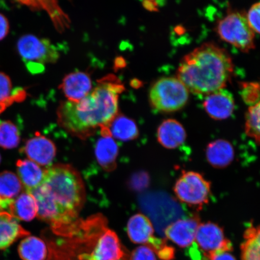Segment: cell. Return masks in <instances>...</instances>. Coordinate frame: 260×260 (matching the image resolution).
Wrapping results in <instances>:
<instances>
[{"instance_id": "cell-1", "label": "cell", "mask_w": 260, "mask_h": 260, "mask_svg": "<svg viewBox=\"0 0 260 260\" xmlns=\"http://www.w3.org/2000/svg\"><path fill=\"white\" fill-rule=\"evenodd\" d=\"M124 90L121 80L109 74L98 81L95 88L79 102L61 103L58 123L71 135L85 139L118 115L119 96Z\"/></svg>"}, {"instance_id": "cell-2", "label": "cell", "mask_w": 260, "mask_h": 260, "mask_svg": "<svg viewBox=\"0 0 260 260\" xmlns=\"http://www.w3.org/2000/svg\"><path fill=\"white\" fill-rule=\"evenodd\" d=\"M233 71L232 58L225 50L213 43H205L183 58L177 78L189 92L208 95L224 89Z\"/></svg>"}, {"instance_id": "cell-3", "label": "cell", "mask_w": 260, "mask_h": 260, "mask_svg": "<svg viewBox=\"0 0 260 260\" xmlns=\"http://www.w3.org/2000/svg\"><path fill=\"white\" fill-rule=\"evenodd\" d=\"M58 206L79 217L86 200L85 187L80 174L69 165L58 164L45 170L43 184Z\"/></svg>"}, {"instance_id": "cell-4", "label": "cell", "mask_w": 260, "mask_h": 260, "mask_svg": "<svg viewBox=\"0 0 260 260\" xmlns=\"http://www.w3.org/2000/svg\"><path fill=\"white\" fill-rule=\"evenodd\" d=\"M149 103L155 111L172 113L187 105L189 91L175 77H164L154 83L149 90Z\"/></svg>"}, {"instance_id": "cell-5", "label": "cell", "mask_w": 260, "mask_h": 260, "mask_svg": "<svg viewBox=\"0 0 260 260\" xmlns=\"http://www.w3.org/2000/svg\"><path fill=\"white\" fill-rule=\"evenodd\" d=\"M232 250V244L225 238L222 228L207 222L198 226L194 242L187 252L191 260H210L217 253Z\"/></svg>"}, {"instance_id": "cell-6", "label": "cell", "mask_w": 260, "mask_h": 260, "mask_svg": "<svg viewBox=\"0 0 260 260\" xmlns=\"http://www.w3.org/2000/svg\"><path fill=\"white\" fill-rule=\"evenodd\" d=\"M216 29L221 40L243 53H249L255 48V34L243 12H229L217 22Z\"/></svg>"}, {"instance_id": "cell-7", "label": "cell", "mask_w": 260, "mask_h": 260, "mask_svg": "<svg viewBox=\"0 0 260 260\" xmlns=\"http://www.w3.org/2000/svg\"><path fill=\"white\" fill-rule=\"evenodd\" d=\"M174 191L181 203L200 210L209 202L211 183L197 172L184 171L175 183Z\"/></svg>"}, {"instance_id": "cell-8", "label": "cell", "mask_w": 260, "mask_h": 260, "mask_svg": "<svg viewBox=\"0 0 260 260\" xmlns=\"http://www.w3.org/2000/svg\"><path fill=\"white\" fill-rule=\"evenodd\" d=\"M131 241L136 244H144L149 247L162 260H171L174 257V249L165 240L156 237L151 221L144 214L138 213L128 220L126 227Z\"/></svg>"}, {"instance_id": "cell-9", "label": "cell", "mask_w": 260, "mask_h": 260, "mask_svg": "<svg viewBox=\"0 0 260 260\" xmlns=\"http://www.w3.org/2000/svg\"><path fill=\"white\" fill-rule=\"evenodd\" d=\"M17 49L27 67L35 70L44 64L55 63L59 58L58 48L47 39L26 35L19 39Z\"/></svg>"}, {"instance_id": "cell-10", "label": "cell", "mask_w": 260, "mask_h": 260, "mask_svg": "<svg viewBox=\"0 0 260 260\" xmlns=\"http://www.w3.org/2000/svg\"><path fill=\"white\" fill-rule=\"evenodd\" d=\"M126 256L118 235L109 228L87 253L77 254L78 260H121Z\"/></svg>"}, {"instance_id": "cell-11", "label": "cell", "mask_w": 260, "mask_h": 260, "mask_svg": "<svg viewBox=\"0 0 260 260\" xmlns=\"http://www.w3.org/2000/svg\"><path fill=\"white\" fill-rule=\"evenodd\" d=\"M198 216L185 217L174 221L166 228L164 235L182 248H188L194 240L198 226Z\"/></svg>"}, {"instance_id": "cell-12", "label": "cell", "mask_w": 260, "mask_h": 260, "mask_svg": "<svg viewBox=\"0 0 260 260\" xmlns=\"http://www.w3.org/2000/svg\"><path fill=\"white\" fill-rule=\"evenodd\" d=\"M203 107L211 118L221 121L233 115L235 110V99L229 90L220 89L207 95Z\"/></svg>"}, {"instance_id": "cell-13", "label": "cell", "mask_w": 260, "mask_h": 260, "mask_svg": "<svg viewBox=\"0 0 260 260\" xmlns=\"http://www.w3.org/2000/svg\"><path fill=\"white\" fill-rule=\"evenodd\" d=\"M30 160L41 166L50 165L56 155V147L51 140L40 133L28 140L21 149Z\"/></svg>"}, {"instance_id": "cell-14", "label": "cell", "mask_w": 260, "mask_h": 260, "mask_svg": "<svg viewBox=\"0 0 260 260\" xmlns=\"http://www.w3.org/2000/svg\"><path fill=\"white\" fill-rule=\"evenodd\" d=\"M60 88L68 101L79 102L90 92L92 88V80L88 74L77 71L64 77Z\"/></svg>"}, {"instance_id": "cell-15", "label": "cell", "mask_w": 260, "mask_h": 260, "mask_svg": "<svg viewBox=\"0 0 260 260\" xmlns=\"http://www.w3.org/2000/svg\"><path fill=\"white\" fill-rule=\"evenodd\" d=\"M102 138L97 141L95 147L96 160L101 167L107 171H112L116 167V159L119 149L110 134L107 126L100 129Z\"/></svg>"}, {"instance_id": "cell-16", "label": "cell", "mask_w": 260, "mask_h": 260, "mask_svg": "<svg viewBox=\"0 0 260 260\" xmlns=\"http://www.w3.org/2000/svg\"><path fill=\"white\" fill-rule=\"evenodd\" d=\"M30 235L7 211L0 209V250H4L22 237Z\"/></svg>"}, {"instance_id": "cell-17", "label": "cell", "mask_w": 260, "mask_h": 260, "mask_svg": "<svg viewBox=\"0 0 260 260\" xmlns=\"http://www.w3.org/2000/svg\"><path fill=\"white\" fill-rule=\"evenodd\" d=\"M186 136L183 126L173 119L165 120L157 129L158 141L167 149H174L183 145Z\"/></svg>"}, {"instance_id": "cell-18", "label": "cell", "mask_w": 260, "mask_h": 260, "mask_svg": "<svg viewBox=\"0 0 260 260\" xmlns=\"http://www.w3.org/2000/svg\"><path fill=\"white\" fill-rule=\"evenodd\" d=\"M235 155L233 146L226 140H216L207 146V160L213 167L217 169L227 167L234 160Z\"/></svg>"}, {"instance_id": "cell-19", "label": "cell", "mask_w": 260, "mask_h": 260, "mask_svg": "<svg viewBox=\"0 0 260 260\" xmlns=\"http://www.w3.org/2000/svg\"><path fill=\"white\" fill-rule=\"evenodd\" d=\"M19 180L25 191L29 193L44 183L45 170L30 160H19L16 162Z\"/></svg>"}, {"instance_id": "cell-20", "label": "cell", "mask_w": 260, "mask_h": 260, "mask_svg": "<svg viewBox=\"0 0 260 260\" xmlns=\"http://www.w3.org/2000/svg\"><path fill=\"white\" fill-rule=\"evenodd\" d=\"M38 210L34 197L25 191L11 201L6 211L16 219L30 222L37 216Z\"/></svg>"}, {"instance_id": "cell-21", "label": "cell", "mask_w": 260, "mask_h": 260, "mask_svg": "<svg viewBox=\"0 0 260 260\" xmlns=\"http://www.w3.org/2000/svg\"><path fill=\"white\" fill-rule=\"evenodd\" d=\"M107 126L113 138L121 141H129L139 135L137 125L133 120L122 115H117Z\"/></svg>"}, {"instance_id": "cell-22", "label": "cell", "mask_w": 260, "mask_h": 260, "mask_svg": "<svg viewBox=\"0 0 260 260\" xmlns=\"http://www.w3.org/2000/svg\"><path fill=\"white\" fill-rule=\"evenodd\" d=\"M18 253L22 260H45L48 255V248L42 239L28 236L19 243Z\"/></svg>"}, {"instance_id": "cell-23", "label": "cell", "mask_w": 260, "mask_h": 260, "mask_svg": "<svg viewBox=\"0 0 260 260\" xmlns=\"http://www.w3.org/2000/svg\"><path fill=\"white\" fill-rule=\"evenodd\" d=\"M242 244V260H260V225L251 226L244 235Z\"/></svg>"}, {"instance_id": "cell-24", "label": "cell", "mask_w": 260, "mask_h": 260, "mask_svg": "<svg viewBox=\"0 0 260 260\" xmlns=\"http://www.w3.org/2000/svg\"><path fill=\"white\" fill-rule=\"evenodd\" d=\"M23 187L20 180L13 172H2L0 174V203L15 199Z\"/></svg>"}, {"instance_id": "cell-25", "label": "cell", "mask_w": 260, "mask_h": 260, "mask_svg": "<svg viewBox=\"0 0 260 260\" xmlns=\"http://www.w3.org/2000/svg\"><path fill=\"white\" fill-rule=\"evenodd\" d=\"M11 79L7 75L0 72V109L3 111L15 102L22 100L25 96L24 91L13 93Z\"/></svg>"}, {"instance_id": "cell-26", "label": "cell", "mask_w": 260, "mask_h": 260, "mask_svg": "<svg viewBox=\"0 0 260 260\" xmlns=\"http://www.w3.org/2000/svg\"><path fill=\"white\" fill-rule=\"evenodd\" d=\"M245 132L247 136L260 145V101L250 106L246 114Z\"/></svg>"}, {"instance_id": "cell-27", "label": "cell", "mask_w": 260, "mask_h": 260, "mask_svg": "<svg viewBox=\"0 0 260 260\" xmlns=\"http://www.w3.org/2000/svg\"><path fill=\"white\" fill-rule=\"evenodd\" d=\"M20 142L19 129L11 121H0V146L5 149L15 148Z\"/></svg>"}, {"instance_id": "cell-28", "label": "cell", "mask_w": 260, "mask_h": 260, "mask_svg": "<svg viewBox=\"0 0 260 260\" xmlns=\"http://www.w3.org/2000/svg\"><path fill=\"white\" fill-rule=\"evenodd\" d=\"M241 96L247 105L251 106L255 105L260 101V83H242Z\"/></svg>"}, {"instance_id": "cell-29", "label": "cell", "mask_w": 260, "mask_h": 260, "mask_svg": "<svg viewBox=\"0 0 260 260\" xmlns=\"http://www.w3.org/2000/svg\"><path fill=\"white\" fill-rule=\"evenodd\" d=\"M246 16L252 30L260 35V2L251 6Z\"/></svg>"}, {"instance_id": "cell-30", "label": "cell", "mask_w": 260, "mask_h": 260, "mask_svg": "<svg viewBox=\"0 0 260 260\" xmlns=\"http://www.w3.org/2000/svg\"><path fill=\"white\" fill-rule=\"evenodd\" d=\"M129 260H157L155 252L147 246L138 247L130 255Z\"/></svg>"}, {"instance_id": "cell-31", "label": "cell", "mask_w": 260, "mask_h": 260, "mask_svg": "<svg viewBox=\"0 0 260 260\" xmlns=\"http://www.w3.org/2000/svg\"><path fill=\"white\" fill-rule=\"evenodd\" d=\"M148 175L145 172H139L130 178L129 186L135 190H142L148 186Z\"/></svg>"}, {"instance_id": "cell-32", "label": "cell", "mask_w": 260, "mask_h": 260, "mask_svg": "<svg viewBox=\"0 0 260 260\" xmlns=\"http://www.w3.org/2000/svg\"><path fill=\"white\" fill-rule=\"evenodd\" d=\"M9 32V23L8 19L0 14V41L4 40Z\"/></svg>"}, {"instance_id": "cell-33", "label": "cell", "mask_w": 260, "mask_h": 260, "mask_svg": "<svg viewBox=\"0 0 260 260\" xmlns=\"http://www.w3.org/2000/svg\"><path fill=\"white\" fill-rule=\"evenodd\" d=\"M230 251H226L217 253L210 260H236L234 256L230 253Z\"/></svg>"}, {"instance_id": "cell-34", "label": "cell", "mask_w": 260, "mask_h": 260, "mask_svg": "<svg viewBox=\"0 0 260 260\" xmlns=\"http://www.w3.org/2000/svg\"><path fill=\"white\" fill-rule=\"evenodd\" d=\"M3 112V110L2 109H0V114H1Z\"/></svg>"}, {"instance_id": "cell-35", "label": "cell", "mask_w": 260, "mask_h": 260, "mask_svg": "<svg viewBox=\"0 0 260 260\" xmlns=\"http://www.w3.org/2000/svg\"><path fill=\"white\" fill-rule=\"evenodd\" d=\"M0 162H1V156H0Z\"/></svg>"}]
</instances>
